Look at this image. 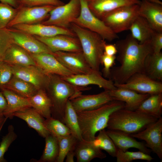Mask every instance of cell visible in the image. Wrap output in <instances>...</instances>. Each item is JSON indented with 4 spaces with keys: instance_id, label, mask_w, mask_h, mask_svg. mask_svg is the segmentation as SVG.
<instances>
[{
    "instance_id": "6da1fadb",
    "label": "cell",
    "mask_w": 162,
    "mask_h": 162,
    "mask_svg": "<svg viewBox=\"0 0 162 162\" xmlns=\"http://www.w3.org/2000/svg\"><path fill=\"white\" fill-rule=\"evenodd\" d=\"M118 55V66L110 70L109 79L115 84L125 83L133 74L144 73V63L147 56L153 52L150 41L141 44L130 34L115 44Z\"/></svg>"
},
{
    "instance_id": "7a4b0ae2",
    "label": "cell",
    "mask_w": 162,
    "mask_h": 162,
    "mask_svg": "<svg viewBox=\"0 0 162 162\" xmlns=\"http://www.w3.org/2000/svg\"><path fill=\"white\" fill-rule=\"evenodd\" d=\"M124 107L123 102L113 100L94 109L76 112L83 140L93 141L96 134L106 128L110 115Z\"/></svg>"
},
{
    "instance_id": "3957f363",
    "label": "cell",
    "mask_w": 162,
    "mask_h": 162,
    "mask_svg": "<svg viewBox=\"0 0 162 162\" xmlns=\"http://www.w3.org/2000/svg\"><path fill=\"white\" fill-rule=\"evenodd\" d=\"M49 81L45 90L51 100V117L63 123L68 101L82 94L91 87L73 85L56 74H49Z\"/></svg>"
},
{
    "instance_id": "277c9868",
    "label": "cell",
    "mask_w": 162,
    "mask_h": 162,
    "mask_svg": "<svg viewBox=\"0 0 162 162\" xmlns=\"http://www.w3.org/2000/svg\"><path fill=\"white\" fill-rule=\"evenodd\" d=\"M158 119L137 110L123 108L110 115L106 128L108 130H119L131 134L141 131Z\"/></svg>"
},
{
    "instance_id": "5b68a950",
    "label": "cell",
    "mask_w": 162,
    "mask_h": 162,
    "mask_svg": "<svg viewBox=\"0 0 162 162\" xmlns=\"http://www.w3.org/2000/svg\"><path fill=\"white\" fill-rule=\"evenodd\" d=\"M70 28L75 34L81 44L82 52L91 68L99 71L101 58L106 43L100 35L95 32L72 23Z\"/></svg>"
},
{
    "instance_id": "8992f818",
    "label": "cell",
    "mask_w": 162,
    "mask_h": 162,
    "mask_svg": "<svg viewBox=\"0 0 162 162\" xmlns=\"http://www.w3.org/2000/svg\"><path fill=\"white\" fill-rule=\"evenodd\" d=\"M80 13L73 23L97 33L105 40L111 41L118 38L117 34L92 13L88 6L87 0H80Z\"/></svg>"
},
{
    "instance_id": "52a82bcc",
    "label": "cell",
    "mask_w": 162,
    "mask_h": 162,
    "mask_svg": "<svg viewBox=\"0 0 162 162\" xmlns=\"http://www.w3.org/2000/svg\"><path fill=\"white\" fill-rule=\"evenodd\" d=\"M139 5L134 4L120 7L106 14L101 20L116 34L128 30L139 16Z\"/></svg>"
},
{
    "instance_id": "ba28073f",
    "label": "cell",
    "mask_w": 162,
    "mask_h": 162,
    "mask_svg": "<svg viewBox=\"0 0 162 162\" xmlns=\"http://www.w3.org/2000/svg\"><path fill=\"white\" fill-rule=\"evenodd\" d=\"M80 10V0H70L67 4L56 7L48 18L41 23L70 28V24L79 16Z\"/></svg>"
},
{
    "instance_id": "9c48e42d",
    "label": "cell",
    "mask_w": 162,
    "mask_h": 162,
    "mask_svg": "<svg viewBox=\"0 0 162 162\" xmlns=\"http://www.w3.org/2000/svg\"><path fill=\"white\" fill-rule=\"evenodd\" d=\"M56 7L46 5L40 6L21 7L7 28L20 24L40 23L49 17L50 11Z\"/></svg>"
},
{
    "instance_id": "30bf717a",
    "label": "cell",
    "mask_w": 162,
    "mask_h": 162,
    "mask_svg": "<svg viewBox=\"0 0 162 162\" xmlns=\"http://www.w3.org/2000/svg\"><path fill=\"white\" fill-rule=\"evenodd\" d=\"M117 88H128L138 93L152 95L162 93V82L151 79L144 73H136L122 84H114Z\"/></svg>"
},
{
    "instance_id": "8fae6325",
    "label": "cell",
    "mask_w": 162,
    "mask_h": 162,
    "mask_svg": "<svg viewBox=\"0 0 162 162\" xmlns=\"http://www.w3.org/2000/svg\"><path fill=\"white\" fill-rule=\"evenodd\" d=\"M130 135L135 138L144 141L146 145L162 161V118L160 117L144 129Z\"/></svg>"
},
{
    "instance_id": "7c38bea8",
    "label": "cell",
    "mask_w": 162,
    "mask_h": 162,
    "mask_svg": "<svg viewBox=\"0 0 162 162\" xmlns=\"http://www.w3.org/2000/svg\"><path fill=\"white\" fill-rule=\"evenodd\" d=\"M11 65L13 75L29 83L38 90H45L49 83V75L37 65Z\"/></svg>"
},
{
    "instance_id": "4fadbf2b",
    "label": "cell",
    "mask_w": 162,
    "mask_h": 162,
    "mask_svg": "<svg viewBox=\"0 0 162 162\" xmlns=\"http://www.w3.org/2000/svg\"><path fill=\"white\" fill-rule=\"evenodd\" d=\"M61 77L66 81L75 86L86 87L93 85L104 90L109 91L116 88L111 80L105 79L102 76L100 71L94 70L88 73L73 74L67 76Z\"/></svg>"
},
{
    "instance_id": "5bb4252c",
    "label": "cell",
    "mask_w": 162,
    "mask_h": 162,
    "mask_svg": "<svg viewBox=\"0 0 162 162\" xmlns=\"http://www.w3.org/2000/svg\"><path fill=\"white\" fill-rule=\"evenodd\" d=\"M34 36L44 43L53 53L57 51H82L80 43L76 37L65 34H59L49 37Z\"/></svg>"
},
{
    "instance_id": "9a60e30c",
    "label": "cell",
    "mask_w": 162,
    "mask_h": 162,
    "mask_svg": "<svg viewBox=\"0 0 162 162\" xmlns=\"http://www.w3.org/2000/svg\"><path fill=\"white\" fill-rule=\"evenodd\" d=\"M53 55L66 68L75 74L88 73L92 71L82 52L57 51Z\"/></svg>"
},
{
    "instance_id": "2e32d148",
    "label": "cell",
    "mask_w": 162,
    "mask_h": 162,
    "mask_svg": "<svg viewBox=\"0 0 162 162\" xmlns=\"http://www.w3.org/2000/svg\"><path fill=\"white\" fill-rule=\"evenodd\" d=\"M8 28L12 37L13 43L30 53H46L53 54L46 46L34 36L13 28Z\"/></svg>"
},
{
    "instance_id": "e0dca14e",
    "label": "cell",
    "mask_w": 162,
    "mask_h": 162,
    "mask_svg": "<svg viewBox=\"0 0 162 162\" xmlns=\"http://www.w3.org/2000/svg\"><path fill=\"white\" fill-rule=\"evenodd\" d=\"M76 112L88 110L97 108L114 100L110 91L105 90L94 94H82L69 100Z\"/></svg>"
},
{
    "instance_id": "ac0fdd59",
    "label": "cell",
    "mask_w": 162,
    "mask_h": 162,
    "mask_svg": "<svg viewBox=\"0 0 162 162\" xmlns=\"http://www.w3.org/2000/svg\"><path fill=\"white\" fill-rule=\"evenodd\" d=\"M30 54L36 65L47 75L53 74L65 77L75 74L64 67L52 54Z\"/></svg>"
},
{
    "instance_id": "d6986e66",
    "label": "cell",
    "mask_w": 162,
    "mask_h": 162,
    "mask_svg": "<svg viewBox=\"0 0 162 162\" xmlns=\"http://www.w3.org/2000/svg\"><path fill=\"white\" fill-rule=\"evenodd\" d=\"M32 35L41 37H49L59 34H65L76 37L70 28H66L41 23L33 24H20L12 27Z\"/></svg>"
},
{
    "instance_id": "ffe728a7",
    "label": "cell",
    "mask_w": 162,
    "mask_h": 162,
    "mask_svg": "<svg viewBox=\"0 0 162 162\" xmlns=\"http://www.w3.org/2000/svg\"><path fill=\"white\" fill-rule=\"evenodd\" d=\"M140 0H87L88 6L92 13L101 19L105 15L120 7L140 4Z\"/></svg>"
},
{
    "instance_id": "44dd1931",
    "label": "cell",
    "mask_w": 162,
    "mask_h": 162,
    "mask_svg": "<svg viewBox=\"0 0 162 162\" xmlns=\"http://www.w3.org/2000/svg\"><path fill=\"white\" fill-rule=\"evenodd\" d=\"M138 14L145 19L156 31L162 32V5L142 0L139 5Z\"/></svg>"
},
{
    "instance_id": "7402d4cb",
    "label": "cell",
    "mask_w": 162,
    "mask_h": 162,
    "mask_svg": "<svg viewBox=\"0 0 162 162\" xmlns=\"http://www.w3.org/2000/svg\"><path fill=\"white\" fill-rule=\"evenodd\" d=\"M106 132L118 149L125 152L130 148L150 154L151 150L145 144L139 142L130 134L118 130H107Z\"/></svg>"
},
{
    "instance_id": "603a6c76",
    "label": "cell",
    "mask_w": 162,
    "mask_h": 162,
    "mask_svg": "<svg viewBox=\"0 0 162 162\" xmlns=\"http://www.w3.org/2000/svg\"><path fill=\"white\" fill-rule=\"evenodd\" d=\"M110 94L114 100L123 102L124 108L136 110L142 102L150 95L138 93L130 89L118 88L110 91Z\"/></svg>"
},
{
    "instance_id": "cb8c5ba5",
    "label": "cell",
    "mask_w": 162,
    "mask_h": 162,
    "mask_svg": "<svg viewBox=\"0 0 162 162\" xmlns=\"http://www.w3.org/2000/svg\"><path fill=\"white\" fill-rule=\"evenodd\" d=\"M12 116L25 121L29 128L35 130L42 137L45 138L50 134L45 126L44 118L32 107L16 112Z\"/></svg>"
},
{
    "instance_id": "d4e9b609",
    "label": "cell",
    "mask_w": 162,
    "mask_h": 162,
    "mask_svg": "<svg viewBox=\"0 0 162 162\" xmlns=\"http://www.w3.org/2000/svg\"><path fill=\"white\" fill-rule=\"evenodd\" d=\"M74 152L77 162H89L94 158L103 159L106 157V154L92 142L84 140H78Z\"/></svg>"
},
{
    "instance_id": "484cf974",
    "label": "cell",
    "mask_w": 162,
    "mask_h": 162,
    "mask_svg": "<svg viewBox=\"0 0 162 162\" xmlns=\"http://www.w3.org/2000/svg\"><path fill=\"white\" fill-rule=\"evenodd\" d=\"M2 61L11 65H36L31 54L14 43L6 51Z\"/></svg>"
},
{
    "instance_id": "4316f807",
    "label": "cell",
    "mask_w": 162,
    "mask_h": 162,
    "mask_svg": "<svg viewBox=\"0 0 162 162\" xmlns=\"http://www.w3.org/2000/svg\"><path fill=\"white\" fill-rule=\"evenodd\" d=\"M2 91L6 99L7 105L4 113V117L10 119L16 112L31 107L28 98L20 96L6 88Z\"/></svg>"
},
{
    "instance_id": "83f0119b",
    "label": "cell",
    "mask_w": 162,
    "mask_h": 162,
    "mask_svg": "<svg viewBox=\"0 0 162 162\" xmlns=\"http://www.w3.org/2000/svg\"><path fill=\"white\" fill-rule=\"evenodd\" d=\"M129 30L132 36L141 44L150 41L156 32L145 19L139 15L133 22Z\"/></svg>"
},
{
    "instance_id": "f1b7e54d",
    "label": "cell",
    "mask_w": 162,
    "mask_h": 162,
    "mask_svg": "<svg viewBox=\"0 0 162 162\" xmlns=\"http://www.w3.org/2000/svg\"><path fill=\"white\" fill-rule=\"evenodd\" d=\"M28 98L31 107L44 118H47L51 116L52 103L45 89L38 90L34 95Z\"/></svg>"
},
{
    "instance_id": "f546056e",
    "label": "cell",
    "mask_w": 162,
    "mask_h": 162,
    "mask_svg": "<svg viewBox=\"0 0 162 162\" xmlns=\"http://www.w3.org/2000/svg\"><path fill=\"white\" fill-rule=\"evenodd\" d=\"M144 73L151 79L162 81V53L152 52L146 57L144 63Z\"/></svg>"
},
{
    "instance_id": "4dcf8cb0",
    "label": "cell",
    "mask_w": 162,
    "mask_h": 162,
    "mask_svg": "<svg viewBox=\"0 0 162 162\" xmlns=\"http://www.w3.org/2000/svg\"><path fill=\"white\" fill-rule=\"evenodd\" d=\"M157 118L162 114V93L150 95L141 103L136 110Z\"/></svg>"
},
{
    "instance_id": "1f68e13d",
    "label": "cell",
    "mask_w": 162,
    "mask_h": 162,
    "mask_svg": "<svg viewBox=\"0 0 162 162\" xmlns=\"http://www.w3.org/2000/svg\"><path fill=\"white\" fill-rule=\"evenodd\" d=\"M63 123L70 130L71 135L78 140H83L79 126L76 112L69 100L68 101L66 105Z\"/></svg>"
},
{
    "instance_id": "d6a6232c",
    "label": "cell",
    "mask_w": 162,
    "mask_h": 162,
    "mask_svg": "<svg viewBox=\"0 0 162 162\" xmlns=\"http://www.w3.org/2000/svg\"><path fill=\"white\" fill-rule=\"evenodd\" d=\"M4 88L27 98L31 97L38 90L31 84L14 75Z\"/></svg>"
},
{
    "instance_id": "836d02e7",
    "label": "cell",
    "mask_w": 162,
    "mask_h": 162,
    "mask_svg": "<svg viewBox=\"0 0 162 162\" xmlns=\"http://www.w3.org/2000/svg\"><path fill=\"white\" fill-rule=\"evenodd\" d=\"M45 146L42 155L37 162H56L59 147L57 137L50 134L45 138Z\"/></svg>"
},
{
    "instance_id": "e575fe53",
    "label": "cell",
    "mask_w": 162,
    "mask_h": 162,
    "mask_svg": "<svg viewBox=\"0 0 162 162\" xmlns=\"http://www.w3.org/2000/svg\"><path fill=\"white\" fill-rule=\"evenodd\" d=\"M98 132V135L92 142L101 150L105 151L112 157H116L118 149L106 130L104 129Z\"/></svg>"
},
{
    "instance_id": "d590c367",
    "label": "cell",
    "mask_w": 162,
    "mask_h": 162,
    "mask_svg": "<svg viewBox=\"0 0 162 162\" xmlns=\"http://www.w3.org/2000/svg\"><path fill=\"white\" fill-rule=\"evenodd\" d=\"M44 124L50 134L57 137L71 134L70 130L64 123L51 116L45 119Z\"/></svg>"
},
{
    "instance_id": "8d00e7d4",
    "label": "cell",
    "mask_w": 162,
    "mask_h": 162,
    "mask_svg": "<svg viewBox=\"0 0 162 162\" xmlns=\"http://www.w3.org/2000/svg\"><path fill=\"white\" fill-rule=\"evenodd\" d=\"M57 138L59 152L56 162H63L68 153L75 146L78 140L71 134Z\"/></svg>"
},
{
    "instance_id": "74e56055",
    "label": "cell",
    "mask_w": 162,
    "mask_h": 162,
    "mask_svg": "<svg viewBox=\"0 0 162 162\" xmlns=\"http://www.w3.org/2000/svg\"><path fill=\"white\" fill-rule=\"evenodd\" d=\"M116 157L117 162H130L137 160L151 161L154 159L149 154L140 151L124 152L119 149H118Z\"/></svg>"
},
{
    "instance_id": "f35d334b",
    "label": "cell",
    "mask_w": 162,
    "mask_h": 162,
    "mask_svg": "<svg viewBox=\"0 0 162 162\" xmlns=\"http://www.w3.org/2000/svg\"><path fill=\"white\" fill-rule=\"evenodd\" d=\"M18 10L11 6L0 2V29L7 28Z\"/></svg>"
},
{
    "instance_id": "ab89813d",
    "label": "cell",
    "mask_w": 162,
    "mask_h": 162,
    "mask_svg": "<svg viewBox=\"0 0 162 162\" xmlns=\"http://www.w3.org/2000/svg\"><path fill=\"white\" fill-rule=\"evenodd\" d=\"M17 136L13 126L11 124L9 125L7 133L2 137L0 142V162H7L4 158V154Z\"/></svg>"
},
{
    "instance_id": "60d3db41",
    "label": "cell",
    "mask_w": 162,
    "mask_h": 162,
    "mask_svg": "<svg viewBox=\"0 0 162 162\" xmlns=\"http://www.w3.org/2000/svg\"><path fill=\"white\" fill-rule=\"evenodd\" d=\"M13 43L8 28L0 29V61H2L6 51Z\"/></svg>"
},
{
    "instance_id": "b9f144b4",
    "label": "cell",
    "mask_w": 162,
    "mask_h": 162,
    "mask_svg": "<svg viewBox=\"0 0 162 162\" xmlns=\"http://www.w3.org/2000/svg\"><path fill=\"white\" fill-rule=\"evenodd\" d=\"M13 76L11 65L3 61H0V88H4Z\"/></svg>"
},
{
    "instance_id": "7bdbcfd3",
    "label": "cell",
    "mask_w": 162,
    "mask_h": 162,
    "mask_svg": "<svg viewBox=\"0 0 162 162\" xmlns=\"http://www.w3.org/2000/svg\"><path fill=\"white\" fill-rule=\"evenodd\" d=\"M20 7L40 6L46 5L57 6L64 4L60 0H18Z\"/></svg>"
},
{
    "instance_id": "ee69618b",
    "label": "cell",
    "mask_w": 162,
    "mask_h": 162,
    "mask_svg": "<svg viewBox=\"0 0 162 162\" xmlns=\"http://www.w3.org/2000/svg\"><path fill=\"white\" fill-rule=\"evenodd\" d=\"M115 55L110 56L104 53L101 58V64L104 66L103 72L104 76L110 79L111 68L115 64Z\"/></svg>"
},
{
    "instance_id": "f6af8a7d",
    "label": "cell",
    "mask_w": 162,
    "mask_h": 162,
    "mask_svg": "<svg viewBox=\"0 0 162 162\" xmlns=\"http://www.w3.org/2000/svg\"><path fill=\"white\" fill-rule=\"evenodd\" d=\"M150 44L153 52H161L162 49V32H156L151 40Z\"/></svg>"
},
{
    "instance_id": "bcb514c9",
    "label": "cell",
    "mask_w": 162,
    "mask_h": 162,
    "mask_svg": "<svg viewBox=\"0 0 162 162\" xmlns=\"http://www.w3.org/2000/svg\"><path fill=\"white\" fill-rule=\"evenodd\" d=\"M117 50L115 44H106L104 47V53L110 56L116 55Z\"/></svg>"
},
{
    "instance_id": "7dc6e473",
    "label": "cell",
    "mask_w": 162,
    "mask_h": 162,
    "mask_svg": "<svg viewBox=\"0 0 162 162\" xmlns=\"http://www.w3.org/2000/svg\"><path fill=\"white\" fill-rule=\"evenodd\" d=\"M7 103L2 91L0 89V118L4 117V113L6 108Z\"/></svg>"
},
{
    "instance_id": "c3c4849f",
    "label": "cell",
    "mask_w": 162,
    "mask_h": 162,
    "mask_svg": "<svg viewBox=\"0 0 162 162\" xmlns=\"http://www.w3.org/2000/svg\"><path fill=\"white\" fill-rule=\"evenodd\" d=\"M75 146L70 150L67 154L65 157V162H74V157H75Z\"/></svg>"
},
{
    "instance_id": "681fc988",
    "label": "cell",
    "mask_w": 162,
    "mask_h": 162,
    "mask_svg": "<svg viewBox=\"0 0 162 162\" xmlns=\"http://www.w3.org/2000/svg\"><path fill=\"white\" fill-rule=\"evenodd\" d=\"M0 2L8 4L15 8H18L20 6L18 0H0Z\"/></svg>"
},
{
    "instance_id": "f907efd6",
    "label": "cell",
    "mask_w": 162,
    "mask_h": 162,
    "mask_svg": "<svg viewBox=\"0 0 162 162\" xmlns=\"http://www.w3.org/2000/svg\"><path fill=\"white\" fill-rule=\"evenodd\" d=\"M7 119V118L4 117L0 118V127L2 124H4Z\"/></svg>"
},
{
    "instance_id": "816d5d0a",
    "label": "cell",
    "mask_w": 162,
    "mask_h": 162,
    "mask_svg": "<svg viewBox=\"0 0 162 162\" xmlns=\"http://www.w3.org/2000/svg\"><path fill=\"white\" fill-rule=\"evenodd\" d=\"M151 2L162 5V2L159 0H147Z\"/></svg>"
},
{
    "instance_id": "f5cc1de1",
    "label": "cell",
    "mask_w": 162,
    "mask_h": 162,
    "mask_svg": "<svg viewBox=\"0 0 162 162\" xmlns=\"http://www.w3.org/2000/svg\"><path fill=\"white\" fill-rule=\"evenodd\" d=\"M4 124H2L0 127V133L1 131V130L2 129V128L4 125Z\"/></svg>"
}]
</instances>
